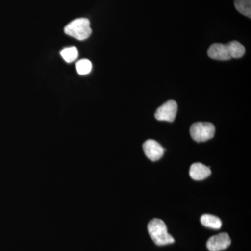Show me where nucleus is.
<instances>
[{
  "label": "nucleus",
  "mask_w": 251,
  "mask_h": 251,
  "mask_svg": "<svg viewBox=\"0 0 251 251\" xmlns=\"http://www.w3.org/2000/svg\"><path fill=\"white\" fill-rule=\"evenodd\" d=\"M148 232L157 246H165L173 244L174 238L168 232L166 224L161 219H153L148 226Z\"/></svg>",
  "instance_id": "obj_1"
},
{
  "label": "nucleus",
  "mask_w": 251,
  "mask_h": 251,
  "mask_svg": "<svg viewBox=\"0 0 251 251\" xmlns=\"http://www.w3.org/2000/svg\"><path fill=\"white\" fill-rule=\"evenodd\" d=\"M64 32L77 40H85L90 37L92 32L90 21L85 18L74 20L66 26Z\"/></svg>",
  "instance_id": "obj_2"
},
{
  "label": "nucleus",
  "mask_w": 251,
  "mask_h": 251,
  "mask_svg": "<svg viewBox=\"0 0 251 251\" xmlns=\"http://www.w3.org/2000/svg\"><path fill=\"white\" fill-rule=\"evenodd\" d=\"M215 126L210 122H196L190 128L191 137L198 143L211 139L215 134Z\"/></svg>",
  "instance_id": "obj_3"
},
{
  "label": "nucleus",
  "mask_w": 251,
  "mask_h": 251,
  "mask_svg": "<svg viewBox=\"0 0 251 251\" xmlns=\"http://www.w3.org/2000/svg\"><path fill=\"white\" fill-rule=\"evenodd\" d=\"M176 112L177 103L175 100L171 99L157 109L155 117L159 121L173 122L176 117Z\"/></svg>",
  "instance_id": "obj_4"
},
{
  "label": "nucleus",
  "mask_w": 251,
  "mask_h": 251,
  "mask_svg": "<svg viewBox=\"0 0 251 251\" xmlns=\"http://www.w3.org/2000/svg\"><path fill=\"white\" fill-rule=\"evenodd\" d=\"M230 244L228 234L224 232L209 238L206 242V247L210 251H221L228 248Z\"/></svg>",
  "instance_id": "obj_5"
},
{
  "label": "nucleus",
  "mask_w": 251,
  "mask_h": 251,
  "mask_svg": "<svg viewBox=\"0 0 251 251\" xmlns=\"http://www.w3.org/2000/svg\"><path fill=\"white\" fill-rule=\"evenodd\" d=\"M144 152L149 159L152 161L159 160L165 152L164 148L158 142L148 140L143 144Z\"/></svg>",
  "instance_id": "obj_6"
},
{
  "label": "nucleus",
  "mask_w": 251,
  "mask_h": 251,
  "mask_svg": "<svg viewBox=\"0 0 251 251\" xmlns=\"http://www.w3.org/2000/svg\"><path fill=\"white\" fill-rule=\"evenodd\" d=\"M208 56L216 60L226 61L232 59L226 44H214L208 50Z\"/></svg>",
  "instance_id": "obj_7"
},
{
  "label": "nucleus",
  "mask_w": 251,
  "mask_h": 251,
  "mask_svg": "<svg viewBox=\"0 0 251 251\" xmlns=\"http://www.w3.org/2000/svg\"><path fill=\"white\" fill-rule=\"evenodd\" d=\"M211 170L209 167L201 163H193L190 168L189 174L194 180H203L211 175Z\"/></svg>",
  "instance_id": "obj_8"
},
{
  "label": "nucleus",
  "mask_w": 251,
  "mask_h": 251,
  "mask_svg": "<svg viewBox=\"0 0 251 251\" xmlns=\"http://www.w3.org/2000/svg\"><path fill=\"white\" fill-rule=\"evenodd\" d=\"M201 224L209 228L219 229L222 226L221 219L217 216L211 214H204L201 218Z\"/></svg>",
  "instance_id": "obj_9"
},
{
  "label": "nucleus",
  "mask_w": 251,
  "mask_h": 251,
  "mask_svg": "<svg viewBox=\"0 0 251 251\" xmlns=\"http://www.w3.org/2000/svg\"><path fill=\"white\" fill-rule=\"evenodd\" d=\"M226 45L228 48L229 54L232 58H241L245 54V48L238 41H231Z\"/></svg>",
  "instance_id": "obj_10"
},
{
  "label": "nucleus",
  "mask_w": 251,
  "mask_h": 251,
  "mask_svg": "<svg viewBox=\"0 0 251 251\" xmlns=\"http://www.w3.org/2000/svg\"><path fill=\"white\" fill-rule=\"evenodd\" d=\"M234 6L239 13L251 18V0H235Z\"/></svg>",
  "instance_id": "obj_11"
},
{
  "label": "nucleus",
  "mask_w": 251,
  "mask_h": 251,
  "mask_svg": "<svg viewBox=\"0 0 251 251\" xmlns=\"http://www.w3.org/2000/svg\"><path fill=\"white\" fill-rule=\"evenodd\" d=\"M62 58L68 63H71L76 60L78 57V51L75 47L66 48L61 51Z\"/></svg>",
  "instance_id": "obj_12"
},
{
  "label": "nucleus",
  "mask_w": 251,
  "mask_h": 251,
  "mask_svg": "<svg viewBox=\"0 0 251 251\" xmlns=\"http://www.w3.org/2000/svg\"><path fill=\"white\" fill-rule=\"evenodd\" d=\"M77 72L80 75H84L90 74L92 69V62L88 59H81L76 64Z\"/></svg>",
  "instance_id": "obj_13"
}]
</instances>
